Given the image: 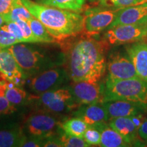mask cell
Returning a JSON list of instances; mask_svg holds the SVG:
<instances>
[{
    "instance_id": "4316f807",
    "label": "cell",
    "mask_w": 147,
    "mask_h": 147,
    "mask_svg": "<svg viewBox=\"0 0 147 147\" xmlns=\"http://www.w3.org/2000/svg\"><path fill=\"white\" fill-rule=\"evenodd\" d=\"M82 138L90 146H100L101 142V132L97 128L89 127L84 132Z\"/></svg>"
},
{
    "instance_id": "7a4b0ae2",
    "label": "cell",
    "mask_w": 147,
    "mask_h": 147,
    "mask_svg": "<svg viewBox=\"0 0 147 147\" xmlns=\"http://www.w3.org/2000/svg\"><path fill=\"white\" fill-rule=\"evenodd\" d=\"M33 16L38 19L55 39L65 40L84 31V16L78 12L21 0Z\"/></svg>"
},
{
    "instance_id": "6da1fadb",
    "label": "cell",
    "mask_w": 147,
    "mask_h": 147,
    "mask_svg": "<svg viewBox=\"0 0 147 147\" xmlns=\"http://www.w3.org/2000/svg\"><path fill=\"white\" fill-rule=\"evenodd\" d=\"M104 41L88 37L75 42L67 54V72L74 82H98L106 68Z\"/></svg>"
},
{
    "instance_id": "4fadbf2b",
    "label": "cell",
    "mask_w": 147,
    "mask_h": 147,
    "mask_svg": "<svg viewBox=\"0 0 147 147\" xmlns=\"http://www.w3.org/2000/svg\"><path fill=\"white\" fill-rule=\"evenodd\" d=\"M121 25H147V2L119 9L108 29Z\"/></svg>"
},
{
    "instance_id": "d4e9b609",
    "label": "cell",
    "mask_w": 147,
    "mask_h": 147,
    "mask_svg": "<svg viewBox=\"0 0 147 147\" xmlns=\"http://www.w3.org/2000/svg\"><path fill=\"white\" fill-rule=\"evenodd\" d=\"M145 1L146 0H100V4L102 7L115 10L140 4Z\"/></svg>"
},
{
    "instance_id": "ffe728a7",
    "label": "cell",
    "mask_w": 147,
    "mask_h": 147,
    "mask_svg": "<svg viewBox=\"0 0 147 147\" xmlns=\"http://www.w3.org/2000/svg\"><path fill=\"white\" fill-rule=\"evenodd\" d=\"M3 16L5 23L16 22L21 19L28 21L33 17L32 14L23 5L21 0H16L10 12Z\"/></svg>"
},
{
    "instance_id": "2e32d148",
    "label": "cell",
    "mask_w": 147,
    "mask_h": 147,
    "mask_svg": "<svg viewBox=\"0 0 147 147\" xmlns=\"http://www.w3.org/2000/svg\"><path fill=\"white\" fill-rule=\"evenodd\" d=\"M138 76L147 82V43L138 42L126 48Z\"/></svg>"
},
{
    "instance_id": "d590c367",
    "label": "cell",
    "mask_w": 147,
    "mask_h": 147,
    "mask_svg": "<svg viewBox=\"0 0 147 147\" xmlns=\"http://www.w3.org/2000/svg\"><path fill=\"white\" fill-rule=\"evenodd\" d=\"M130 118L131 119L132 121L134 122V123L136 125V127L138 128V129L139 127L141 125V124L142 123V122L145 119L144 114H140V115L133 116V117H130Z\"/></svg>"
},
{
    "instance_id": "83f0119b",
    "label": "cell",
    "mask_w": 147,
    "mask_h": 147,
    "mask_svg": "<svg viewBox=\"0 0 147 147\" xmlns=\"http://www.w3.org/2000/svg\"><path fill=\"white\" fill-rule=\"evenodd\" d=\"M16 23H18L22 29L23 34L24 42L26 43H40V41L34 36L29 23L25 20H18Z\"/></svg>"
},
{
    "instance_id": "5b68a950",
    "label": "cell",
    "mask_w": 147,
    "mask_h": 147,
    "mask_svg": "<svg viewBox=\"0 0 147 147\" xmlns=\"http://www.w3.org/2000/svg\"><path fill=\"white\" fill-rule=\"evenodd\" d=\"M38 104L47 112L53 113H69L79 107L74 99L70 88H58L40 93L37 98Z\"/></svg>"
},
{
    "instance_id": "ac0fdd59",
    "label": "cell",
    "mask_w": 147,
    "mask_h": 147,
    "mask_svg": "<svg viewBox=\"0 0 147 147\" xmlns=\"http://www.w3.org/2000/svg\"><path fill=\"white\" fill-rule=\"evenodd\" d=\"M101 132V142L100 146L103 147H123L129 146L121 134L105 123L97 128Z\"/></svg>"
},
{
    "instance_id": "f546056e",
    "label": "cell",
    "mask_w": 147,
    "mask_h": 147,
    "mask_svg": "<svg viewBox=\"0 0 147 147\" xmlns=\"http://www.w3.org/2000/svg\"><path fill=\"white\" fill-rule=\"evenodd\" d=\"M44 138L31 136L27 137L23 135L20 141L18 146L23 147H41L43 146Z\"/></svg>"
},
{
    "instance_id": "f1b7e54d",
    "label": "cell",
    "mask_w": 147,
    "mask_h": 147,
    "mask_svg": "<svg viewBox=\"0 0 147 147\" xmlns=\"http://www.w3.org/2000/svg\"><path fill=\"white\" fill-rule=\"evenodd\" d=\"M18 43L20 42L12 33L0 27V49H7Z\"/></svg>"
},
{
    "instance_id": "603a6c76",
    "label": "cell",
    "mask_w": 147,
    "mask_h": 147,
    "mask_svg": "<svg viewBox=\"0 0 147 147\" xmlns=\"http://www.w3.org/2000/svg\"><path fill=\"white\" fill-rule=\"evenodd\" d=\"M23 136L21 129L0 131V147L18 146Z\"/></svg>"
},
{
    "instance_id": "7c38bea8",
    "label": "cell",
    "mask_w": 147,
    "mask_h": 147,
    "mask_svg": "<svg viewBox=\"0 0 147 147\" xmlns=\"http://www.w3.org/2000/svg\"><path fill=\"white\" fill-rule=\"evenodd\" d=\"M109 120L118 117H131L147 113V104L125 100H111L102 102Z\"/></svg>"
},
{
    "instance_id": "f35d334b",
    "label": "cell",
    "mask_w": 147,
    "mask_h": 147,
    "mask_svg": "<svg viewBox=\"0 0 147 147\" xmlns=\"http://www.w3.org/2000/svg\"><path fill=\"white\" fill-rule=\"evenodd\" d=\"M90 1H100V0H89Z\"/></svg>"
},
{
    "instance_id": "44dd1931",
    "label": "cell",
    "mask_w": 147,
    "mask_h": 147,
    "mask_svg": "<svg viewBox=\"0 0 147 147\" xmlns=\"http://www.w3.org/2000/svg\"><path fill=\"white\" fill-rule=\"evenodd\" d=\"M40 1L44 5L80 12L83 8L85 0H40Z\"/></svg>"
},
{
    "instance_id": "1f68e13d",
    "label": "cell",
    "mask_w": 147,
    "mask_h": 147,
    "mask_svg": "<svg viewBox=\"0 0 147 147\" xmlns=\"http://www.w3.org/2000/svg\"><path fill=\"white\" fill-rule=\"evenodd\" d=\"M14 105L12 104L5 95L0 96V114H11L16 111Z\"/></svg>"
},
{
    "instance_id": "9a60e30c",
    "label": "cell",
    "mask_w": 147,
    "mask_h": 147,
    "mask_svg": "<svg viewBox=\"0 0 147 147\" xmlns=\"http://www.w3.org/2000/svg\"><path fill=\"white\" fill-rule=\"evenodd\" d=\"M74 116L81 119L89 127H98L109 121L107 111L102 103L82 105L74 113Z\"/></svg>"
},
{
    "instance_id": "ab89813d",
    "label": "cell",
    "mask_w": 147,
    "mask_h": 147,
    "mask_svg": "<svg viewBox=\"0 0 147 147\" xmlns=\"http://www.w3.org/2000/svg\"><path fill=\"white\" fill-rule=\"evenodd\" d=\"M146 29H147V25H146ZM146 40H147V35H146Z\"/></svg>"
},
{
    "instance_id": "e0dca14e",
    "label": "cell",
    "mask_w": 147,
    "mask_h": 147,
    "mask_svg": "<svg viewBox=\"0 0 147 147\" xmlns=\"http://www.w3.org/2000/svg\"><path fill=\"white\" fill-rule=\"evenodd\" d=\"M110 127L122 136L125 140L131 145L137 140L138 128L130 117H118L108 121Z\"/></svg>"
},
{
    "instance_id": "ba28073f",
    "label": "cell",
    "mask_w": 147,
    "mask_h": 147,
    "mask_svg": "<svg viewBox=\"0 0 147 147\" xmlns=\"http://www.w3.org/2000/svg\"><path fill=\"white\" fill-rule=\"evenodd\" d=\"M118 10L104 7L89 9L84 15V34L93 36L105 29L107 30L115 20Z\"/></svg>"
},
{
    "instance_id": "9c48e42d",
    "label": "cell",
    "mask_w": 147,
    "mask_h": 147,
    "mask_svg": "<svg viewBox=\"0 0 147 147\" xmlns=\"http://www.w3.org/2000/svg\"><path fill=\"white\" fill-rule=\"evenodd\" d=\"M26 129L31 136L45 138L56 135V132H60L61 123L50 114L36 113L31 115L27 119Z\"/></svg>"
},
{
    "instance_id": "d6a6232c",
    "label": "cell",
    "mask_w": 147,
    "mask_h": 147,
    "mask_svg": "<svg viewBox=\"0 0 147 147\" xmlns=\"http://www.w3.org/2000/svg\"><path fill=\"white\" fill-rule=\"evenodd\" d=\"M63 146L59 136L56 135L44 138L43 147H61Z\"/></svg>"
},
{
    "instance_id": "5bb4252c",
    "label": "cell",
    "mask_w": 147,
    "mask_h": 147,
    "mask_svg": "<svg viewBox=\"0 0 147 147\" xmlns=\"http://www.w3.org/2000/svg\"><path fill=\"white\" fill-rule=\"evenodd\" d=\"M0 71L8 80L18 87L23 85L27 77L13 55L7 49L0 51Z\"/></svg>"
},
{
    "instance_id": "277c9868",
    "label": "cell",
    "mask_w": 147,
    "mask_h": 147,
    "mask_svg": "<svg viewBox=\"0 0 147 147\" xmlns=\"http://www.w3.org/2000/svg\"><path fill=\"white\" fill-rule=\"evenodd\" d=\"M111 100L147 104V82L140 78L125 80L106 78L105 83L103 84L102 102Z\"/></svg>"
},
{
    "instance_id": "d6986e66",
    "label": "cell",
    "mask_w": 147,
    "mask_h": 147,
    "mask_svg": "<svg viewBox=\"0 0 147 147\" xmlns=\"http://www.w3.org/2000/svg\"><path fill=\"white\" fill-rule=\"evenodd\" d=\"M89 125L78 117L69 119L61 123V128L64 133L74 136L82 138Z\"/></svg>"
},
{
    "instance_id": "484cf974",
    "label": "cell",
    "mask_w": 147,
    "mask_h": 147,
    "mask_svg": "<svg viewBox=\"0 0 147 147\" xmlns=\"http://www.w3.org/2000/svg\"><path fill=\"white\" fill-rule=\"evenodd\" d=\"M61 141L62 142L63 146L65 147H87L90 146L89 144L83 139V138L74 136L68 135L64 133L61 130L59 136Z\"/></svg>"
},
{
    "instance_id": "52a82bcc",
    "label": "cell",
    "mask_w": 147,
    "mask_h": 147,
    "mask_svg": "<svg viewBox=\"0 0 147 147\" xmlns=\"http://www.w3.org/2000/svg\"><path fill=\"white\" fill-rule=\"evenodd\" d=\"M67 71L62 68L52 67L32 76L29 80V87L33 92L42 93L59 88L68 80Z\"/></svg>"
},
{
    "instance_id": "30bf717a",
    "label": "cell",
    "mask_w": 147,
    "mask_h": 147,
    "mask_svg": "<svg viewBox=\"0 0 147 147\" xmlns=\"http://www.w3.org/2000/svg\"><path fill=\"white\" fill-rule=\"evenodd\" d=\"M106 67L108 71V79L125 80L140 78L127 53V55L119 53L112 54L108 59Z\"/></svg>"
},
{
    "instance_id": "3957f363",
    "label": "cell",
    "mask_w": 147,
    "mask_h": 147,
    "mask_svg": "<svg viewBox=\"0 0 147 147\" xmlns=\"http://www.w3.org/2000/svg\"><path fill=\"white\" fill-rule=\"evenodd\" d=\"M27 76H33L59 65L55 57L43 49L28 44L18 43L7 48Z\"/></svg>"
},
{
    "instance_id": "e575fe53",
    "label": "cell",
    "mask_w": 147,
    "mask_h": 147,
    "mask_svg": "<svg viewBox=\"0 0 147 147\" xmlns=\"http://www.w3.org/2000/svg\"><path fill=\"white\" fill-rule=\"evenodd\" d=\"M138 136L147 142V119H145L138 129Z\"/></svg>"
},
{
    "instance_id": "8992f818",
    "label": "cell",
    "mask_w": 147,
    "mask_h": 147,
    "mask_svg": "<svg viewBox=\"0 0 147 147\" xmlns=\"http://www.w3.org/2000/svg\"><path fill=\"white\" fill-rule=\"evenodd\" d=\"M147 25H121L107 29L104 39L108 45L136 43L146 40Z\"/></svg>"
},
{
    "instance_id": "7402d4cb",
    "label": "cell",
    "mask_w": 147,
    "mask_h": 147,
    "mask_svg": "<svg viewBox=\"0 0 147 147\" xmlns=\"http://www.w3.org/2000/svg\"><path fill=\"white\" fill-rule=\"evenodd\" d=\"M32 29L34 36L42 43H53L55 42V38L48 32L46 27L34 16L27 21Z\"/></svg>"
},
{
    "instance_id": "8fae6325",
    "label": "cell",
    "mask_w": 147,
    "mask_h": 147,
    "mask_svg": "<svg viewBox=\"0 0 147 147\" xmlns=\"http://www.w3.org/2000/svg\"><path fill=\"white\" fill-rule=\"evenodd\" d=\"M69 88L75 102L79 106L102 102L103 84L99 82H77Z\"/></svg>"
},
{
    "instance_id": "8d00e7d4",
    "label": "cell",
    "mask_w": 147,
    "mask_h": 147,
    "mask_svg": "<svg viewBox=\"0 0 147 147\" xmlns=\"http://www.w3.org/2000/svg\"><path fill=\"white\" fill-rule=\"evenodd\" d=\"M6 80H8V79H7L5 75L0 71V81H5Z\"/></svg>"
},
{
    "instance_id": "74e56055",
    "label": "cell",
    "mask_w": 147,
    "mask_h": 147,
    "mask_svg": "<svg viewBox=\"0 0 147 147\" xmlns=\"http://www.w3.org/2000/svg\"><path fill=\"white\" fill-rule=\"evenodd\" d=\"M4 23H5L4 18H3V16L1 14H0V27L2 26L3 24Z\"/></svg>"
},
{
    "instance_id": "4dcf8cb0",
    "label": "cell",
    "mask_w": 147,
    "mask_h": 147,
    "mask_svg": "<svg viewBox=\"0 0 147 147\" xmlns=\"http://www.w3.org/2000/svg\"><path fill=\"white\" fill-rule=\"evenodd\" d=\"M1 28L5 29V30L12 33L18 40L20 43L21 42H24L23 32H22L21 28L18 25L17 23H16V22H9V23H6V25H2L1 27Z\"/></svg>"
},
{
    "instance_id": "836d02e7",
    "label": "cell",
    "mask_w": 147,
    "mask_h": 147,
    "mask_svg": "<svg viewBox=\"0 0 147 147\" xmlns=\"http://www.w3.org/2000/svg\"><path fill=\"white\" fill-rule=\"evenodd\" d=\"M16 0H0V14L4 16L8 14Z\"/></svg>"
},
{
    "instance_id": "60d3db41",
    "label": "cell",
    "mask_w": 147,
    "mask_h": 147,
    "mask_svg": "<svg viewBox=\"0 0 147 147\" xmlns=\"http://www.w3.org/2000/svg\"><path fill=\"white\" fill-rule=\"evenodd\" d=\"M1 49H0V51H1Z\"/></svg>"
},
{
    "instance_id": "cb8c5ba5",
    "label": "cell",
    "mask_w": 147,
    "mask_h": 147,
    "mask_svg": "<svg viewBox=\"0 0 147 147\" xmlns=\"http://www.w3.org/2000/svg\"><path fill=\"white\" fill-rule=\"evenodd\" d=\"M5 96L11 104L14 106L22 105L26 103L27 100V93L25 91L18 87L7 88Z\"/></svg>"
}]
</instances>
